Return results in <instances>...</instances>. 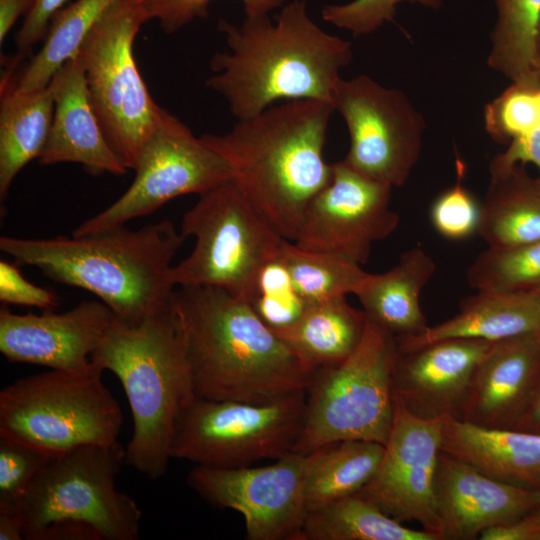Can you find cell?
Instances as JSON below:
<instances>
[{
  "label": "cell",
  "instance_id": "cell-19",
  "mask_svg": "<svg viewBox=\"0 0 540 540\" xmlns=\"http://www.w3.org/2000/svg\"><path fill=\"white\" fill-rule=\"evenodd\" d=\"M443 540H473L487 528L525 516L540 504V489L493 478L440 452L434 483Z\"/></svg>",
  "mask_w": 540,
  "mask_h": 540
},
{
  "label": "cell",
  "instance_id": "cell-33",
  "mask_svg": "<svg viewBox=\"0 0 540 540\" xmlns=\"http://www.w3.org/2000/svg\"><path fill=\"white\" fill-rule=\"evenodd\" d=\"M477 291L528 292L540 286V241L512 247H488L467 270Z\"/></svg>",
  "mask_w": 540,
  "mask_h": 540
},
{
  "label": "cell",
  "instance_id": "cell-40",
  "mask_svg": "<svg viewBox=\"0 0 540 540\" xmlns=\"http://www.w3.org/2000/svg\"><path fill=\"white\" fill-rule=\"evenodd\" d=\"M16 262L0 261V300L3 305H22L52 310L59 304L51 290L28 281Z\"/></svg>",
  "mask_w": 540,
  "mask_h": 540
},
{
  "label": "cell",
  "instance_id": "cell-7",
  "mask_svg": "<svg viewBox=\"0 0 540 540\" xmlns=\"http://www.w3.org/2000/svg\"><path fill=\"white\" fill-rule=\"evenodd\" d=\"M396 354L395 336L368 319L364 337L349 357L316 369L292 452L306 454L344 440L385 445L395 410Z\"/></svg>",
  "mask_w": 540,
  "mask_h": 540
},
{
  "label": "cell",
  "instance_id": "cell-28",
  "mask_svg": "<svg viewBox=\"0 0 540 540\" xmlns=\"http://www.w3.org/2000/svg\"><path fill=\"white\" fill-rule=\"evenodd\" d=\"M384 445L344 440L310 452L305 479L307 514L359 492L374 476Z\"/></svg>",
  "mask_w": 540,
  "mask_h": 540
},
{
  "label": "cell",
  "instance_id": "cell-22",
  "mask_svg": "<svg viewBox=\"0 0 540 540\" xmlns=\"http://www.w3.org/2000/svg\"><path fill=\"white\" fill-rule=\"evenodd\" d=\"M441 451L498 480L540 489V434L448 417Z\"/></svg>",
  "mask_w": 540,
  "mask_h": 540
},
{
  "label": "cell",
  "instance_id": "cell-12",
  "mask_svg": "<svg viewBox=\"0 0 540 540\" xmlns=\"http://www.w3.org/2000/svg\"><path fill=\"white\" fill-rule=\"evenodd\" d=\"M133 170L136 175L130 187L103 211L81 223L73 235L122 226L174 198L200 195L234 178L229 163L164 108Z\"/></svg>",
  "mask_w": 540,
  "mask_h": 540
},
{
  "label": "cell",
  "instance_id": "cell-46",
  "mask_svg": "<svg viewBox=\"0 0 540 540\" xmlns=\"http://www.w3.org/2000/svg\"><path fill=\"white\" fill-rule=\"evenodd\" d=\"M22 539L24 531L19 511H0V540Z\"/></svg>",
  "mask_w": 540,
  "mask_h": 540
},
{
  "label": "cell",
  "instance_id": "cell-23",
  "mask_svg": "<svg viewBox=\"0 0 540 540\" xmlns=\"http://www.w3.org/2000/svg\"><path fill=\"white\" fill-rule=\"evenodd\" d=\"M539 330L540 298L534 292L477 291L450 319L419 334L395 338L398 351L406 352L444 339L496 342Z\"/></svg>",
  "mask_w": 540,
  "mask_h": 540
},
{
  "label": "cell",
  "instance_id": "cell-41",
  "mask_svg": "<svg viewBox=\"0 0 540 540\" xmlns=\"http://www.w3.org/2000/svg\"><path fill=\"white\" fill-rule=\"evenodd\" d=\"M67 0H36L31 11L25 16L16 34L17 54L13 59L20 62L32 47L43 41L52 17L64 7Z\"/></svg>",
  "mask_w": 540,
  "mask_h": 540
},
{
  "label": "cell",
  "instance_id": "cell-44",
  "mask_svg": "<svg viewBox=\"0 0 540 540\" xmlns=\"http://www.w3.org/2000/svg\"><path fill=\"white\" fill-rule=\"evenodd\" d=\"M36 0H0V43L3 44L7 34L18 18L26 16Z\"/></svg>",
  "mask_w": 540,
  "mask_h": 540
},
{
  "label": "cell",
  "instance_id": "cell-49",
  "mask_svg": "<svg viewBox=\"0 0 540 540\" xmlns=\"http://www.w3.org/2000/svg\"><path fill=\"white\" fill-rule=\"evenodd\" d=\"M531 291H532V292H534V293H535L536 295H538V296H539V298H540V286H539V287H537V288H536V289H534V290H531Z\"/></svg>",
  "mask_w": 540,
  "mask_h": 540
},
{
  "label": "cell",
  "instance_id": "cell-43",
  "mask_svg": "<svg viewBox=\"0 0 540 540\" xmlns=\"http://www.w3.org/2000/svg\"><path fill=\"white\" fill-rule=\"evenodd\" d=\"M480 540H540V524L535 510L520 518L485 529Z\"/></svg>",
  "mask_w": 540,
  "mask_h": 540
},
{
  "label": "cell",
  "instance_id": "cell-45",
  "mask_svg": "<svg viewBox=\"0 0 540 540\" xmlns=\"http://www.w3.org/2000/svg\"><path fill=\"white\" fill-rule=\"evenodd\" d=\"M512 429L540 434V373L528 402Z\"/></svg>",
  "mask_w": 540,
  "mask_h": 540
},
{
  "label": "cell",
  "instance_id": "cell-47",
  "mask_svg": "<svg viewBox=\"0 0 540 540\" xmlns=\"http://www.w3.org/2000/svg\"><path fill=\"white\" fill-rule=\"evenodd\" d=\"M533 68L537 77L540 80V26L537 32L535 46H534V56H533Z\"/></svg>",
  "mask_w": 540,
  "mask_h": 540
},
{
  "label": "cell",
  "instance_id": "cell-11",
  "mask_svg": "<svg viewBox=\"0 0 540 540\" xmlns=\"http://www.w3.org/2000/svg\"><path fill=\"white\" fill-rule=\"evenodd\" d=\"M305 407L306 390L265 403L195 396L175 424L170 457L213 468L277 460L293 451Z\"/></svg>",
  "mask_w": 540,
  "mask_h": 540
},
{
  "label": "cell",
  "instance_id": "cell-5",
  "mask_svg": "<svg viewBox=\"0 0 540 540\" xmlns=\"http://www.w3.org/2000/svg\"><path fill=\"white\" fill-rule=\"evenodd\" d=\"M93 361L120 381L133 419L125 461L157 480L167 471L175 424L196 396L185 337L172 301L136 325L117 317Z\"/></svg>",
  "mask_w": 540,
  "mask_h": 540
},
{
  "label": "cell",
  "instance_id": "cell-26",
  "mask_svg": "<svg viewBox=\"0 0 540 540\" xmlns=\"http://www.w3.org/2000/svg\"><path fill=\"white\" fill-rule=\"evenodd\" d=\"M489 172L477 233L493 248L540 241V178L523 165L489 166Z\"/></svg>",
  "mask_w": 540,
  "mask_h": 540
},
{
  "label": "cell",
  "instance_id": "cell-32",
  "mask_svg": "<svg viewBox=\"0 0 540 540\" xmlns=\"http://www.w3.org/2000/svg\"><path fill=\"white\" fill-rule=\"evenodd\" d=\"M278 258L286 268L294 290L306 303L354 294L369 274L358 264L304 250L287 239Z\"/></svg>",
  "mask_w": 540,
  "mask_h": 540
},
{
  "label": "cell",
  "instance_id": "cell-20",
  "mask_svg": "<svg viewBox=\"0 0 540 540\" xmlns=\"http://www.w3.org/2000/svg\"><path fill=\"white\" fill-rule=\"evenodd\" d=\"M49 85L54 114L39 163L71 162L92 174H126L128 168L110 146L90 101L80 57L67 61Z\"/></svg>",
  "mask_w": 540,
  "mask_h": 540
},
{
  "label": "cell",
  "instance_id": "cell-8",
  "mask_svg": "<svg viewBox=\"0 0 540 540\" xmlns=\"http://www.w3.org/2000/svg\"><path fill=\"white\" fill-rule=\"evenodd\" d=\"M180 232L195 244L172 267L176 287H217L249 303L262 270L278 258L285 240L233 179L200 194Z\"/></svg>",
  "mask_w": 540,
  "mask_h": 540
},
{
  "label": "cell",
  "instance_id": "cell-10",
  "mask_svg": "<svg viewBox=\"0 0 540 540\" xmlns=\"http://www.w3.org/2000/svg\"><path fill=\"white\" fill-rule=\"evenodd\" d=\"M146 22L140 0H118L95 24L77 54L101 127L128 169L135 168L163 111L134 57V40Z\"/></svg>",
  "mask_w": 540,
  "mask_h": 540
},
{
  "label": "cell",
  "instance_id": "cell-39",
  "mask_svg": "<svg viewBox=\"0 0 540 540\" xmlns=\"http://www.w3.org/2000/svg\"><path fill=\"white\" fill-rule=\"evenodd\" d=\"M147 21L157 20L161 29L173 34L196 19L205 18L212 0H140ZM245 17L269 15L285 0H238Z\"/></svg>",
  "mask_w": 540,
  "mask_h": 540
},
{
  "label": "cell",
  "instance_id": "cell-1",
  "mask_svg": "<svg viewBox=\"0 0 540 540\" xmlns=\"http://www.w3.org/2000/svg\"><path fill=\"white\" fill-rule=\"evenodd\" d=\"M228 51L210 61L205 85L220 94L237 120L278 100L315 99L331 104L340 71L352 60L349 41L322 30L307 12V0H291L273 22L245 17L236 26L218 22ZM332 105V104H331Z\"/></svg>",
  "mask_w": 540,
  "mask_h": 540
},
{
  "label": "cell",
  "instance_id": "cell-6",
  "mask_svg": "<svg viewBox=\"0 0 540 540\" xmlns=\"http://www.w3.org/2000/svg\"><path fill=\"white\" fill-rule=\"evenodd\" d=\"M125 456L118 442L54 455L21 501L24 539L137 540L141 509L116 487Z\"/></svg>",
  "mask_w": 540,
  "mask_h": 540
},
{
  "label": "cell",
  "instance_id": "cell-35",
  "mask_svg": "<svg viewBox=\"0 0 540 540\" xmlns=\"http://www.w3.org/2000/svg\"><path fill=\"white\" fill-rule=\"evenodd\" d=\"M53 456L0 436V511H19L29 486Z\"/></svg>",
  "mask_w": 540,
  "mask_h": 540
},
{
  "label": "cell",
  "instance_id": "cell-16",
  "mask_svg": "<svg viewBox=\"0 0 540 540\" xmlns=\"http://www.w3.org/2000/svg\"><path fill=\"white\" fill-rule=\"evenodd\" d=\"M444 420L417 417L395 398L393 424L379 466L357 492L396 521L417 522L440 540L434 483Z\"/></svg>",
  "mask_w": 540,
  "mask_h": 540
},
{
  "label": "cell",
  "instance_id": "cell-25",
  "mask_svg": "<svg viewBox=\"0 0 540 540\" xmlns=\"http://www.w3.org/2000/svg\"><path fill=\"white\" fill-rule=\"evenodd\" d=\"M435 270L432 257L414 247L402 253L387 271L369 273L354 295L372 322L394 336L416 335L428 327L420 294Z\"/></svg>",
  "mask_w": 540,
  "mask_h": 540
},
{
  "label": "cell",
  "instance_id": "cell-50",
  "mask_svg": "<svg viewBox=\"0 0 540 540\" xmlns=\"http://www.w3.org/2000/svg\"><path fill=\"white\" fill-rule=\"evenodd\" d=\"M538 98H539V105H540V89H539V92H538Z\"/></svg>",
  "mask_w": 540,
  "mask_h": 540
},
{
  "label": "cell",
  "instance_id": "cell-48",
  "mask_svg": "<svg viewBox=\"0 0 540 540\" xmlns=\"http://www.w3.org/2000/svg\"><path fill=\"white\" fill-rule=\"evenodd\" d=\"M535 513L537 515V518H538V521H539V524H540V504L539 506L537 507V509L535 510Z\"/></svg>",
  "mask_w": 540,
  "mask_h": 540
},
{
  "label": "cell",
  "instance_id": "cell-15",
  "mask_svg": "<svg viewBox=\"0 0 540 540\" xmlns=\"http://www.w3.org/2000/svg\"><path fill=\"white\" fill-rule=\"evenodd\" d=\"M392 188L343 160L333 163L328 183L309 203L293 242L304 250L366 264L373 244L399 225L390 207Z\"/></svg>",
  "mask_w": 540,
  "mask_h": 540
},
{
  "label": "cell",
  "instance_id": "cell-27",
  "mask_svg": "<svg viewBox=\"0 0 540 540\" xmlns=\"http://www.w3.org/2000/svg\"><path fill=\"white\" fill-rule=\"evenodd\" d=\"M367 316L346 296L307 303L289 326L272 329L301 359L315 369L342 362L361 343Z\"/></svg>",
  "mask_w": 540,
  "mask_h": 540
},
{
  "label": "cell",
  "instance_id": "cell-38",
  "mask_svg": "<svg viewBox=\"0 0 540 540\" xmlns=\"http://www.w3.org/2000/svg\"><path fill=\"white\" fill-rule=\"evenodd\" d=\"M409 1L437 9L442 0H353L328 4L321 10L324 21L350 31L354 36L370 34L386 22H393L397 5Z\"/></svg>",
  "mask_w": 540,
  "mask_h": 540
},
{
  "label": "cell",
  "instance_id": "cell-31",
  "mask_svg": "<svg viewBox=\"0 0 540 540\" xmlns=\"http://www.w3.org/2000/svg\"><path fill=\"white\" fill-rule=\"evenodd\" d=\"M497 21L491 32L490 68L511 82L539 79L533 56L540 26V0H493Z\"/></svg>",
  "mask_w": 540,
  "mask_h": 540
},
{
  "label": "cell",
  "instance_id": "cell-51",
  "mask_svg": "<svg viewBox=\"0 0 540 540\" xmlns=\"http://www.w3.org/2000/svg\"><path fill=\"white\" fill-rule=\"evenodd\" d=\"M537 335H538V337H539V339H540V330L537 332Z\"/></svg>",
  "mask_w": 540,
  "mask_h": 540
},
{
  "label": "cell",
  "instance_id": "cell-34",
  "mask_svg": "<svg viewBox=\"0 0 540 540\" xmlns=\"http://www.w3.org/2000/svg\"><path fill=\"white\" fill-rule=\"evenodd\" d=\"M539 89V79L511 82L505 91L487 104L484 125L494 141L508 144L540 126Z\"/></svg>",
  "mask_w": 540,
  "mask_h": 540
},
{
  "label": "cell",
  "instance_id": "cell-42",
  "mask_svg": "<svg viewBox=\"0 0 540 540\" xmlns=\"http://www.w3.org/2000/svg\"><path fill=\"white\" fill-rule=\"evenodd\" d=\"M507 145V149L496 155L489 166L505 168L532 163L537 167L540 178V126L526 135L513 139Z\"/></svg>",
  "mask_w": 540,
  "mask_h": 540
},
{
  "label": "cell",
  "instance_id": "cell-29",
  "mask_svg": "<svg viewBox=\"0 0 540 540\" xmlns=\"http://www.w3.org/2000/svg\"><path fill=\"white\" fill-rule=\"evenodd\" d=\"M298 540H440L385 514L359 493L309 512Z\"/></svg>",
  "mask_w": 540,
  "mask_h": 540
},
{
  "label": "cell",
  "instance_id": "cell-18",
  "mask_svg": "<svg viewBox=\"0 0 540 540\" xmlns=\"http://www.w3.org/2000/svg\"><path fill=\"white\" fill-rule=\"evenodd\" d=\"M492 343L451 338L406 352L397 349L395 398L423 419H460L476 368Z\"/></svg>",
  "mask_w": 540,
  "mask_h": 540
},
{
  "label": "cell",
  "instance_id": "cell-30",
  "mask_svg": "<svg viewBox=\"0 0 540 540\" xmlns=\"http://www.w3.org/2000/svg\"><path fill=\"white\" fill-rule=\"evenodd\" d=\"M117 1L75 0L57 11L41 48L18 76V87L33 90L47 86L56 72L78 54L92 28Z\"/></svg>",
  "mask_w": 540,
  "mask_h": 540
},
{
  "label": "cell",
  "instance_id": "cell-37",
  "mask_svg": "<svg viewBox=\"0 0 540 540\" xmlns=\"http://www.w3.org/2000/svg\"><path fill=\"white\" fill-rule=\"evenodd\" d=\"M458 166L457 182L444 190L430 208L433 227L441 236L450 240L469 238L477 233L480 222L481 205L461 182L464 167L462 164Z\"/></svg>",
  "mask_w": 540,
  "mask_h": 540
},
{
  "label": "cell",
  "instance_id": "cell-2",
  "mask_svg": "<svg viewBox=\"0 0 540 540\" xmlns=\"http://www.w3.org/2000/svg\"><path fill=\"white\" fill-rule=\"evenodd\" d=\"M195 395L265 403L307 390L315 368L301 359L251 304L212 286L175 289Z\"/></svg>",
  "mask_w": 540,
  "mask_h": 540
},
{
  "label": "cell",
  "instance_id": "cell-36",
  "mask_svg": "<svg viewBox=\"0 0 540 540\" xmlns=\"http://www.w3.org/2000/svg\"><path fill=\"white\" fill-rule=\"evenodd\" d=\"M250 304L269 328L278 329L294 323L307 303L296 293L286 268L277 258L262 270Z\"/></svg>",
  "mask_w": 540,
  "mask_h": 540
},
{
  "label": "cell",
  "instance_id": "cell-9",
  "mask_svg": "<svg viewBox=\"0 0 540 540\" xmlns=\"http://www.w3.org/2000/svg\"><path fill=\"white\" fill-rule=\"evenodd\" d=\"M103 371L51 370L9 384L0 392V436L51 455L118 442L123 414Z\"/></svg>",
  "mask_w": 540,
  "mask_h": 540
},
{
  "label": "cell",
  "instance_id": "cell-21",
  "mask_svg": "<svg viewBox=\"0 0 540 540\" xmlns=\"http://www.w3.org/2000/svg\"><path fill=\"white\" fill-rule=\"evenodd\" d=\"M540 373V339L528 333L493 342L479 362L460 420L512 429Z\"/></svg>",
  "mask_w": 540,
  "mask_h": 540
},
{
  "label": "cell",
  "instance_id": "cell-4",
  "mask_svg": "<svg viewBox=\"0 0 540 540\" xmlns=\"http://www.w3.org/2000/svg\"><path fill=\"white\" fill-rule=\"evenodd\" d=\"M331 104L288 100L238 120L223 134L200 139L231 166L233 180L287 240L294 241L304 213L328 183L332 164L323 156Z\"/></svg>",
  "mask_w": 540,
  "mask_h": 540
},
{
  "label": "cell",
  "instance_id": "cell-3",
  "mask_svg": "<svg viewBox=\"0 0 540 540\" xmlns=\"http://www.w3.org/2000/svg\"><path fill=\"white\" fill-rule=\"evenodd\" d=\"M185 237L170 220L133 230L51 238L2 236L0 249L18 265L96 295L115 316L136 325L167 307L176 289L172 260Z\"/></svg>",
  "mask_w": 540,
  "mask_h": 540
},
{
  "label": "cell",
  "instance_id": "cell-13",
  "mask_svg": "<svg viewBox=\"0 0 540 540\" xmlns=\"http://www.w3.org/2000/svg\"><path fill=\"white\" fill-rule=\"evenodd\" d=\"M331 104L349 134L343 161L374 180L403 186L420 157L425 129L422 114L407 95L358 75L340 78Z\"/></svg>",
  "mask_w": 540,
  "mask_h": 540
},
{
  "label": "cell",
  "instance_id": "cell-17",
  "mask_svg": "<svg viewBox=\"0 0 540 540\" xmlns=\"http://www.w3.org/2000/svg\"><path fill=\"white\" fill-rule=\"evenodd\" d=\"M115 317L107 305L95 300H84L63 313L15 314L3 305L0 351L11 362L89 373L99 366L92 358Z\"/></svg>",
  "mask_w": 540,
  "mask_h": 540
},
{
  "label": "cell",
  "instance_id": "cell-24",
  "mask_svg": "<svg viewBox=\"0 0 540 540\" xmlns=\"http://www.w3.org/2000/svg\"><path fill=\"white\" fill-rule=\"evenodd\" d=\"M11 64L1 80L0 197L5 199L20 170L39 158L49 137L54 98L50 85L33 90L18 87Z\"/></svg>",
  "mask_w": 540,
  "mask_h": 540
},
{
  "label": "cell",
  "instance_id": "cell-14",
  "mask_svg": "<svg viewBox=\"0 0 540 540\" xmlns=\"http://www.w3.org/2000/svg\"><path fill=\"white\" fill-rule=\"evenodd\" d=\"M310 454L291 452L262 467L195 465L188 485L210 504L233 509L249 540H298L307 510L305 479Z\"/></svg>",
  "mask_w": 540,
  "mask_h": 540
}]
</instances>
